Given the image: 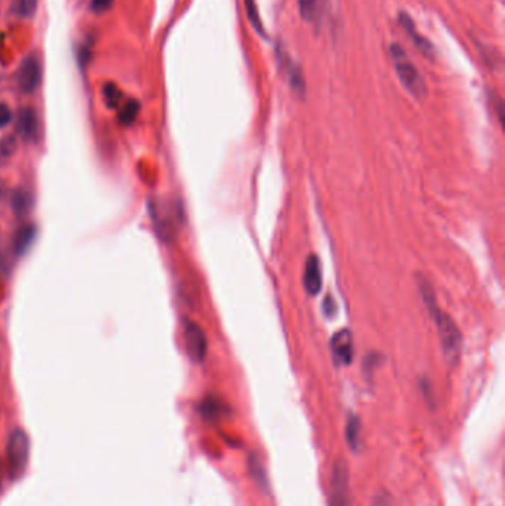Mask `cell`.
<instances>
[{
    "mask_svg": "<svg viewBox=\"0 0 505 506\" xmlns=\"http://www.w3.org/2000/svg\"><path fill=\"white\" fill-rule=\"evenodd\" d=\"M303 283L305 292L311 296L317 295L322 289V267H320V260L316 255H311L307 259Z\"/></svg>",
    "mask_w": 505,
    "mask_h": 506,
    "instance_id": "8fae6325",
    "label": "cell"
},
{
    "mask_svg": "<svg viewBox=\"0 0 505 506\" xmlns=\"http://www.w3.org/2000/svg\"><path fill=\"white\" fill-rule=\"evenodd\" d=\"M114 0H91V11L97 15H102L112 9Z\"/></svg>",
    "mask_w": 505,
    "mask_h": 506,
    "instance_id": "7402d4cb",
    "label": "cell"
},
{
    "mask_svg": "<svg viewBox=\"0 0 505 506\" xmlns=\"http://www.w3.org/2000/svg\"><path fill=\"white\" fill-rule=\"evenodd\" d=\"M0 492H2V478H0Z\"/></svg>",
    "mask_w": 505,
    "mask_h": 506,
    "instance_id": "484cf974",
    "label": "cell"
},
{
    "mask_svg": "<svg viewBox=\"0 0 505 506\" xmlns=\"http://www.w3.org/2000/svg\"><path fill=\"white\" fill-rule=\"evenodd\" d=\"M39 0H13L12 12L20 18H30L38 9Z\"/></svg>",
    "mask_w": 505,
    "mask_h": 506,
    "instance_id": "e0dca14e",
    "label": "cell"
},
{
    "mask_svg": "<svg viewBox=\"0 0 505 506\" xmlns=\"http://www.w3.org/2000/svg\"><path fill=\"white\" fill-rule=\"evenodd\" d=\"M36 226L33 224H26L23 226H20L18 230H16L15 236H13V251L15 253L21 256L24 255L31 246L34 240H36Z\"/></svg>",
    "mask_w": 505,
    "mask_h": 506,
    "instance_id": "7c38bea8",
    "label": "cell"
},
{
    "mask_svg": "<svg viewBox=\"0 0 505 506\" xmlns=\"http://www.w3.org/2000/svg\"><path fill=\"white\" fill-rule=\"evenodd\" d=\"M323 308H325V314H326V316H329V317L334 316L335 311H337V305H335V302H334L332 298H326V299H325Z\"/></svg>",
    "mask_w": 505,
    "mask_h": 506,
    "instance_id": "d4e9b609",
    "label": "cell"
},
{
    "mask_svg": "<svg viewBox=\"0 0 505 506\" xmlns=\"http://www.w3.org/2000/svg\"><path fill=\"white\" fill-rule=\"evenodd\" d=\"M319 0H298V8L301 18L305 21H313L317 13Z\"/></svg>",
    "mask_w": 505,
    "mask_h": 506,
    "instance_id": "ffe728a7",
    "label": "cell"
},
{
    "mask_svg": "<svg viewBox=\"0 0 505 506\" xmlns=\"http://www.w3.org/2000/svg\"><path fill=\"white\" fill-rule=\"evenodd\" d=\"M397 20H398V24L402 26V28L408 33V36L412 40V43L415 45V48L420 50L421 54H424L427 57H433L434 55L433 45L430 43L428 39H425L424 36H421L420 33H418V30H416L411 16L406 12H400Z\"/></svg>",
    "mask_w": 505,
    "mask_h": 506,
    "instance_id": "30bf717a",
    "label": "cell"
},
{
    "mask_svg": "<svg viewBox=\"0 0 505 506\" xmlns=\"http://www.w3.org/2000/svg\"><path fill=\"white\" fill-rule=\"evenodd\" d=\"M330 350L332 357L338 365H348L353 361L354 348H353V335L350 330H340L330 341Z\"/></svg>",
    "mask_w": 505,
    "mask_h": 506,
    "instance_id": "ba28073f",
    "label": "cell"
},
{
    "mask_svg": "<svg viewBox=\"0 0 505 506\" xmlns=\"http://www.w3.org/2000/svg\"><path fill=\"white\" fill-rule=\"evenodd\" d=\"M249 469L254 475V478L256 480V483H259L261 485L266 484V474H264V468L261 465L259 459L255 456L249 458Z\"/></svg>",
    "mask_w": 505,
    "mask_h": 506,
    "instance_id": "44dd1931",
    "label": "cell"
},
{
    "mask_svg": "<svg viewBox=\"0 0 505 506\" xmlns=\"http://www.w3.org/2000/svg\"><path fill=\"white\" fill-rule=\"evenodd\" d=\"M330 506H352L350 485H348V469L344 459H338L330 478Z\"/></svg>",
    "mask_w": 505,
    "mask_h": 506,
    "instance_id": "5b68a950",
    "label": "cell"
},
{
    "mask_svg": "<svg viewBox=\"0 0 505 506\" xmlns=\"http://www.w3.org/2000/svg\"><path fill=\"white\" fill-rule=\"evenodd\" d=\"M199 410H200V414L206 419V421H215V419L222 416V413L225 412V407H224V405L221 403L218 398L207 397L200 403Z\"/></svg>",
    "mask_w": 505,
    "mask_h": 506,
    "instance_id": "5bb4252c",
    "label": "cell"
},
{
    "mask_svg": "<svg viewBox=\"0 0 505 506\" xmlns=\"http://www.w3.org/2000/svg\"><path fill=\"white\" fill-rule=\"evenodd\" d=\"M345 440L350 446V449L353 451H359L360 449V421L359 417L354 414H350L347 422V428H345Z\"/></svg>",
    "mask_w": 505,
    "mask_h": 506,
    "instance_id": "9a60e30c",
    "label": "cell"
},
{
    "mask_svg": "<svg viewBox=\"0 0 505 506\" xmlns=\"http://www.w3.org/2000/svg\"><path fill=\"white\" fill-rule=\"evenodd\" d=\"M276 58H277L278 67L283 70V73L288 77L290 89L297 95L303 97L305 94V82H304V76H303L300 65H297L290 60L289 54L282 45H277V48H276Z\"/></svg>",
    "mask_w": 505,
    "mask_h": 506,
    "instance_id": "52a82bcc",
    "label": "cell"
},
{
    "mask_svg": "<svg viewBox=\"0 0 505 506\" xmlns=\"http://www.w3.org/2000/svg\"><path fill=\"white\" fill-rule=\"evenodd\" d=\"M245 9L248 13V18H249L252 27L256 30V33L259 34V36H266V30L263 27V21H261V18H259V12H258L255 0H245Z\"/></svg>",
    "mask_w": 505,
    "mask_h": 506,
    "instance_id": "d6986e66",
    "label": "cell"
},
{
    "mask_svg": "<svg viewBox=\"0 0 505 506\" xmlns=\"http://www.w3.org/2000/svg\"><path fill=\"white\" fill-rule=\"evenodd\" d=\"M30 455V441L28 435L23 429H15L8 443V461L11 466V473L15 478H18L27 466Z\"/></svg>",
    "mask_w": 505,
    "mask_h": 506,
    "instance_id": "3957f363",
    "label": "cell"
},
{
    "mask_svg": "<svg viewBox=\"0 0 505 506\" xmlns=\"http://www.w3.org/2000/svg\"><path fill=\"white\" fill-rule=\"evenodd\" d=\"M34 204L33 196L26 189H16L12 196V211L16 216H26L31 212Z\"/></svg>",
    "mask_w": 505,
    "mask_h": 506,
    "instance_id": "4fadbf2b",
    "label": "cell"
},
{
    "mask_svg": "<svg viewBox=\"0 0 505 506\" xmlns=\"http://www.w3.org/2000/svg\"><path fill=\"white\" fill-rule=\"evenodd\" d=\"M15 138L13 136H5L2 141H0V153L4 155H11L12 153H15Z\"/></svg>",
    "mask_w": 505,
    "mask_h": 506,
    "instance_id": "603a6c76",
    "label": "cell"
},
{
    "mask_svg": "<svg viewBox=\"0 0 505 506\" xmlns=\"http://www.w3.org/2000/svg\"><path fill=\"white\" fill-rule=\"evenodd\" d=\"M184 339H185V346H187V353H188L190 358L196 363L203 361L206 351H207V341H206V335L202 330V327L199 324H196L195 321L185 320L184 321Z\"/></svg>",
    "mask_w": 505,
    "mask_h": 506,
    "instance_id": "8992f818",
    "label": "cell"
},
{
    "mask_svg": "<svg viewBox=\"0 0 505 506\" xmlns=\"http://www.w3.org/2000/svg\"><path fill=\"white\" fill-rule=\"evenodd\" d=\"M42 82V64L36 55L26 57L16 70V84L23 94H33Z\"/></svg>",
    "mask_w": 505,
    "mask_h": 506,
    "instance_id": "277c9868",
    "label": "cell"
},
{
    "mask_svg": "<svg viewBox=\"0 0 505 506\" xmlns=\"http://www.w3.org/2000/svg\"><path fill=\"white\" fill-rule=\"evenodd\" d=\"M15 129L16 133H18L24 141L27 143L34 141V139L38 138V132H39V120L36 111H34L31 107L21 109L18 114H16Z\"/></svg>",
    "mask_w": 505,
    "mask_h": 506,
    "instance_id": "9c48e42d",
    "label": "cell"
},
{
    "mask_svg": "<svg viewBox=\"0 0 505 506\" xmlns=\"http://www.w3.org/2000/svg\"><path fill=\"white\" fill-rule=\"evenodd\" d=\"M430 316L436 321L445 360L450 364L458 363L462 351V335L460 327L452 320V317L447 316L440 308H436L433 312H430Z\"/></svg>",
    "mask_w": 505,
    "mask_h": 506,
    "instance_id": "7a4b0ae2",
    "label": "cell"
},
{
    "mask_svg": "<svg viewBox=\"0 0 505 506\" xmlns=\"http://www.w3.org/2000/svg\"><path fill=\"white\" fill-rule=\"evenodd\" d=\"M12 121V111L6 104H0V129L8 126Z\"/></svg>",
    "mask_w": 505,
    "mask_h": 506,
    "instance_id": "cb8c5ba5",
    "label": "cell"
},
{
    "mask_svg": "<svg viewBox=\"0 0 505 506\" xmlns=\"http://www.w3.org/2000/svg\"><path fill=\"white\" fill-rule=\"evenodd\" d=\"M102 97H104V101H106V106L109 109H117L120 106L121 98H124L121 91L117 88V84H114V83L104 84Z\"/></svg>",
    "mask_w": 505,
    "mask_h": 506,
    "instance_id": "ac0fdd59",
    "label": "cell"
},
{
    "mask_svg": "<svg viewBox=\"0 0 505 506\" xmlns=\"http://www.w3.org/2000/svg\"><path fill=\"white\" fill-rule=\"evenodd\" d=\"M139 110H141V104L136 99H129L125 102V106L120 109L119 111V121L120 125L124 126H131L134 125V121L136 120Z\"/></svg>",
    "mask_w": 505,
    "mask_h": 506,
    "instance_id": "2e32d148",
    "label": "cell"
},
{
    "mask_svg": "<svg viewBox=\"0 0 505 506\" xmlns=\"http://www.w3.org/2000/svg\"><path fill=\"white\" fill-rule=\"evenodd\" d=\"M390 57H391L394 68H396V75H397L400 83H402L403 88L416 99L425 98L427 97V84H425L423 76L420 75V72L416 70V67L408 58L405 49L402 46L393 43L390 48Z\"/></svg>",
    "mask_w": 505,
    "mask_h": 506,
    "instance_id": "6da1fadb",
    "label": "cell"
}]
</instances>
